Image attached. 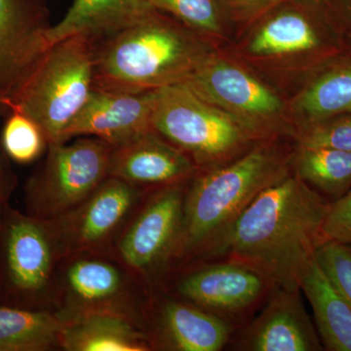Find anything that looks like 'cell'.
Instances as JSON below:
<instances>
[{"instance_id": "cell-20", "label": "cell", "mask_w": 351, "mask_h": 351, "mask_svg": "<svg viewBox=\"0 0 351 351\" xmlns=\"http://www.w3.org/2000/svg\"><path fill=\"white\" fill-rule=\"evenodd\" d=\"M313 311V322L324 350L351 351V307L335 287L317 260L301 282Z\"/></svg>"}, {"instance_id": "cell-11", "label": "cell", "mask_w": 351, "mask_h": 351, "mask_svg": "<svg viewBox=\"0 0 351 351\" xmlns=\"http://www.w3.org/2000/svg\"><path fill=\"white\" fill-rule=\"evenodd\" d=\"M182 84L230 113L258 141L276 130L283 105L269 87L225 60L209 55Z\"/></svg>"}, {"instance_id": "cell-31", "label": "cell", "mask_w": 351, "mask_h": 351, "mask_svg": "<svg viewBox=\"0 0 351 351\" xmlns=\"http://www.w3.org/2000/svg\"><path fill=\"white\" fill-rule=\"evenodd\" d=\"M232 5L241 9L245 12H258L261 10L274 6L281 0H230Z\"/></svg>"}, {"instance_id": "cell-17", "label": "cell", "mask_w": 351, "mask_h": 351, "mask_svg": "<svg viewBox=\"0 0 351 351\" xmlns=\"http://www.w3.org/2000/svg\"><path fill=\"white\" fill-rule=\"evenodd\" d=\"M197 171L184 152L152 130L112 147L108 177L149 193L191 181Z\"/></svg>"}, {"instance_id": "cell-26", "label": "cell", "mask_w": 351, "mask_h": 351, "mask_svg": "<svg viewBox=\"0 0 351 351\" xmlns=\"http://www.w3.org/2000/svg\"><path fill=\"white\" fill-rule=\"evenodd\" d=\"M149 2L156 10L170 14L198 36H218L221 32V16L216 0H149Z\"/></svg>"}, {"instance_id": "cell-4", "label": "cell", "mask_w": 351, "mask_h": 351, "mask_svg": "<svg viewBox=\"0 0 351 351\" xmlns=\"http://www.w3.org/2000/svg\"><path fill=\"white\" fill-rule=\"evenodd\" d=\"M152 128L198 171L225 165L261 142L241 121L182 83L156 90Z\"/></svg>"}, {"instance_id": "cell-12", "label": "cell", "mask_w": 351, "mask_h": 351, "mask_svg": "<svg viewBox=\"0 0 351 351\" xmlns=\"http://www.w3.org/2000/svg\"><path fill=\"white\" fill-rule=\"evenodd\" d=\"M1 230L9 290L27 304L52 295L60 258L48 223L6 209Z\"/></svg>"}, {"instance_id": "cell-24", "label": "cell", "mask_w": 351, "mask_h": 351, "mask_svg": "<svg viewBox=\"0 0 351 351\" xmlns=\"http://www.w3.org/2000/svg\"><path fill=\"white\" fill-rule=\"evenodd\" d=\"M297 108L306 126L351 113V62L316 78L300 95Z\"/></svg>"}, {"instance_id": "cell-1", "label": "cell", "mask_w": 351, "mask_h": 351, "mask_svg": "<svg viewBox=\"0 0 351 351\" xmlns=\"http://www.w3.org/2000/svg\"><path fill=\"white\" fill-rule=\"evenodd\" d=\"M331 203L292 173L262 191L193 263H237L276 287L301 289L318 247L326 241L323 226Z\"/></svg>"}, {"instance_id": "cell-19", "label": "cell", "mask_w": 351, "mask_h": 351, "mask_svg": "<svg viewBox=\"0 0 351 351\" xmlns=\"http://www.w3.org/2000/svg\"><path fill=\"white\" fill-rule=\"evenodd\" d=\"M60 348L66 351H152L143 325L128 316L93 313L66 319Z\"/></svg>"}, {"instance_id": "cell-6", "label": "cell", "mask_w": 351, "mask_h": 351, "mask_svg": "<svg viewBox=\"0 0 351 351\" xmlns=\"http://www.w3.org/2000/svg\"><path fill=\"white\" fill-rule=\"evenodd\" d=\"M191 181L147 193L113 247V257L149 293L169 276L181 239Z\"/></svg>"}, {"instance_id": "cell-15", "label": "cell", "mask_w": 351, "mask_h": 351, "mask_svg": "<svg viewBox=\"0 0 351 351\" xmlns=\"http://www.w3.org/2000/svg\"><path fill=\"white\" fill-rule=\"evenodd\" d=\"M145 329L154 350L221 351L237 328L195 304L157 290L149 293Z\"/></svg>"}, {"instance_id": "cell-5", "label": "cell", "mask_w": 351, "mask_h": 351, "mask_svg": "<svg viewBox=\"0 0 351 351\" xmlns=\"http://www.w3.org/2000/svg\"><path fill=\"white\" fill-rule=\"evenodd\" d=\"M95 41L84 36L51 45L9 110L31 117L48 145L63 143L64 131L94 89Z\"/></svg>"}, {"instance_id": "cell-30", "label": "cell", "mask_w": 351, "mask_h": 351, "mask_svg": "<svg viewBox=\"0 0 351 351\" xmlns=\"http://www.w3.org/2000/svg\"><path fill=\"white\" fill-rule=\"evenodd\" d=\"M5 152L0 144V230H1L2 219L7 207V201L15 186V178L7 164Z\"/></svg>"}, {"instance_id": "cell-29", "label": "cell", "mask_w": 351, "mask_h": 351, "mask_svg": "<svg viewBox=\"0 0 351 351\" xmlns=\"http://www.w3.org/2000/svg\"><path fill=\"white\" fill-rule=\"evenodd\" d=\"M323 233L325 240L351 242V189L330 205Z\"/></svg>"}, {"instance_id": "cell-14", "label": "cell", "mask_w": 351, "mask_h": 351, "mask_svg": "<svg viewBox=\"0 0 351 351\" xmlns=\"http://www.w3.org/2000/svg\"><path fill=\"white\" fill-rule=\"evenodd\" d=\"M301 293V289H274L260 311L235 330L226 348L241 351L324 350Z\"/></svg>"}, {"instance_id": "cell-16", "label": "cell", "mask_w": 351, "mask_h": 351, "mask_svg": "<svg viewBox=\"0 0 351 351\" xmlns=\"http://www.w3.org/2000/svg\"><path fill=\"white\" fill-rule=\"evenodd\" d=\"M156 90L120 93L93 89L80 112L64 131L63 143L75 137H94L112 147L152 131Z\"/></svg>"}, {"instance_id": "cell-9", "label": "cell", "mask_w": 351, "mask_h": 351, "mask_svg": "<svg viewBox=\"0 0 351 351\" xmlns=\"http://www.w3.org/2000/svg\"><path fill=\"white\" fill-rule=\"evenodd\" d=\"M276 288L250 267L210 261L176 270L157 290L213 313L237 330L260 311Z\"/></svg>"}, {"instance_id": "cell-2", "label": "cell", "mask_w": 351, "mask_h": 351, "mask_svg": "<svg viewBox=\"0 0 351 351\" xmlns=\"http://www.w3.org/2000/svg\"><path fill=\"white\" fill-rule=\"evenodd\" d=\"M292 157L263 141L225 165L197 171L189 182L181 239L169 276L198 260L262 191L292 174Z\"/></svg>"}, {"instance_id": "cell-18", "label": "cell", "mask_w": 351, "mask_h": 351, "mask_svg": "<svg viewBox=\"0 0 351 351\" xmlns=\"http://www.w3.org/2000/svg\"><path fill=\"white\" fill-rule=\"evenodd\" d=\"M156 12L149 0H75L63 19L51 25L48 45L75 36L98 41Z\"/></svg>"}, {"instance_id": "cell-22", "label": "cell", "mask_w": 351, "mask_h": 351, "mask_svg": "<svg viewBox=\"0 0 351 351\" xmlns=\"http://www.w3.org/2000/svg\"><path fill=\"white\" fill-rule=\"evenodd\" d=\"M292 173L334 202L351 189V152L299 145L293 154Z\"/></svg>"}, {"instance_id": "cell-8", "label": "cell", "mask_w": 351, "mask_h": 351, "mask_svg": "<svg viewBox=\"0 0 351 351\" xmlns=\"http://www.w3.org/2000/svg\"><path fill=\"white\" fill-rule=\"evenodd\" d=\"M47 145V156L25 186L27 214L41 221L63 216L89 197L108 177L112 147L80 137Z\"/></svg>"}, {"instance_id": "cell-21", "label": "cell", "mask_w": 351, "mask_h": 351, "mask_svg": "<svg viewBox=\"0 0 351 351\" xmlns=\"http://www.w3.org/2000/svg\"><path fill=\"white\" fill-rule=\"evenodd\" d=\"M66 319L58 311L0 306V351L60 348Z\"/></svg>"}, {"instance_id": "cell-28", "label": "cell", "mask_w": 351, "mask_h": 351, "mask_svg": "<svg viewBox=\"0 0 351 351\" xmlns=\"http://www.w3.org/2000/svg\"><path fill=\"white\" fill-rule=\"evenodd\" d=\"M299 145L351 152V113L304 127Z\"/></svg>"}, {"instance_id": "cell-27", "label": "cell", "mask_w": 351, "mask_h": 351, "mask_svg": "<svg viewBox=\"0 0 351 351\" xmlns=\"http://www.w3.org/2000/svg\"><path fill=\"white\" fill-rule=\"evenodd\" d=\"M315 258L351 307V242L326 240L318 247Z\"/></svg>"}, {"instance_id": "cell-10", "label": "cell", "mask_w": 351, "mask_h": 351, "mask_svg": "<svg viewBox=\"0 0 351 351\" xmlns=\"http://www.w3.org/2000/svg\"><path fill=\"white\" fill-rule=\"evenodd\" d=\"M147 193L117 178L108 177L75 209L45 221L60 261L82 254L112 256L120 233Z\"/></svg>"}, {"instance_id": "cell-3", "label": "cell", "mask_w": 351, "mask_h": 351, "mask_svg": "<svg viewBox=\"0 0 351 351\" xmlns=\"http://www.w3.org/2000/svg\"><path fill=\"white\" fill-rule=\"evenodd\" d=\"M200 38L157 11L95 41L94 89L145 93L181 84L209 56Z\"/></svg>"}, {"instance_id": "cell-7", "label": "cell", "mask_w": 351, "mask_h": 351, "mask_svg": "<svg viewBox=\"0 0 351 351\" xmlns=\"http://www.w3.org/2000/svg\"><path fill=\"white\" fill-rule=\"evenodd\" d=\"M53 294L64 319L93 313L128 316L145 328L149 293L117 258L82 254L58 263Z\"/></svg>"}, {"instance_id": "cell-23", "label": "cell", "mask_w": 351, "mask_h": 351, "mask_svg": "<svg viewBox=\"0 0 351 351\" xmlns=\"http://www.w3.org/2000/svg\"><path fill=\"white\" fill-rule=\"evenodd\" d=\"M319 34L302 14L282 12L267 20L251 39L249 51L257 56H286L318 49Z\"/></svg>"}, {"instance_id": "cell-25", "label": "cell", "mask_w": 351, "mask_h": 351, "mask_svg": "<svg viewBox=\"0 0 351 351\" xmlns=\"http://www.w3.org/2000/svg\"><path fill=\"white\" fill-rule=\"evenodd\" d=\"M0 144L7 157L21 164L36 160L47 147L40 127L24 112L14 108L9 110Z\"/></svg>"}, {"instance_id": "cell-13", "label": "cell", "mask_w": 351, "mask_h": 351, "mask_svg": "<svg viewBox=\"0 0 351 351\" xmlns=\"http://www.w3.org/2000/svg\"><path fill=\"white\" fill-rule=\"evenodd\" d=\"M47 0H0V113L50 47Z\"/></svg>"}]
</instances>
